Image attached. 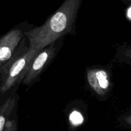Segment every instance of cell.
Segmentation results:
<instances>
[{
	"label": "cell",
	"mask_w": 131,
	"mask_h": 131,
	"mask_svg": "<svg viewBox=\"0 0 131 131\" xmlns=\"http://www.w3.org/2000/svg\"><path fill=\"white\" fill-rule=\"evenodd\" d=\"M69 124L71 129H76L84 123V117L80 112L74 111L69 115Z\"/></svg>",
	"instance_id": "52a82bcc"
},
{
	"label": "cell",
	"mask_w": 131,
	"mask_h": 131,
	"mask_svg": "<svg viewBox=\"0 0 131 131\" xmlns=\"http://www.w3.org/2000/svg\"><path fill=\"white\" fill-rule=\"evenodd\" d=\"M87 79L90 86L99 95H104L110 87L109 75L102 69H91L87 72Z\"/></svg>",
	"instance_id": "5b68a950"
},
{
	"label": "cell",
	"mask_w": 131,
	"mask_h": 131,
	"mask_svg": "<svg viewBox=\"0 0 131 131\" xmlns=\"http://www.w3.org/2000/svg\"><path fill=\"white\" fill-rule=\"evenodd\" d=\"M15 99L9 98L0 107V131H3L6 122L9 120L15 106Z\"/></svg>",
	"instance_id": "8992f818"
},
{
	"label": "cell",
	"mask_w": 131,
	"mask_h": 131,
	"mask_svg": "<svg viewBox=\"0 0 131 131\" xmlns=\"http://www.w3.org/2000/svg\"><path fill=\"white\" fill-rule=\"evenodd\" d=\"M3 131H19L18 130L17 120H16V118H13L8 120Z\"/></svg>",
	"instance_id": "ba28073f"
},
{
	"label": "cell",
	"mask_w": 131,
	"mask_h": 131,
	"mask_svg": "<svg viewBox=\"0 0 131 131\" xmlns=\"http://www.w3.org/2000/svg\"><path fill=\"white\" fill-rule=\"evenodd\" d=\"M78 10V0H68L43 25L24 33L29 40V46L41 50L70 33Z\"/></svg>",
	"instance_id": "6da1fadb"
},
{
	"label": "cell",
	"mask_w": 131,
	"mask_h": 131,
	"mask_svg": "<svg viewBox=\"0 0 131 131\" xmlns=\"http://www.w3.org/2000/svg\"><path fill=\"white\" fill-rule=\"evenodd\" d=\"M129 56H130V57H131V48L130 49H129Z\"/></svg>",
	"instance_id": "9c48e42d"
},
{
	"label": "cell",
	"mask_w": 131,
	"mask_h": 131,
	"mask_svg": "<svg viewBox=\"0 0 131 131\" xmlns=\"http://www.w3.org/2000/svg\"><path fill=\"white\" fill-rule=\"evenodd\" d=\"M11 60L0 70V90L5 93L23 80L36 55L40 49L26 47L22 43Z\"/></svg>",
	"instance_id": "7a4b0ae2"
},
{
	"label": "cell",
	"mask_w": 131,
	"mask_h": 131,
	"mask_svg": "<svg viewBox=\"0 0 131 131\" xmlns=\"http://www.w3.org/2000/svg\"><path fill=\"white\" fill-rule=\"evenodd\" d=\"M23 37L20 29H14L0 38V70L14 56Z\"/></svg>",
	"instance_id": "277c9868"
},
{
	"label": "cell",
	"mask_w": 131,
	"mask_h": 131,
	"mask_svg": "<svg viewBox=\"0 0 131 131\" xmlns=\"http://www.w3.org/2000/svg\"><path fill=\"white\" fill-rule=\"evenodd\" d=\"M55 51L56 48L54 43L41 49L33 59L29 70L22 81V83L26 86H29L33 83L54 58Z\"/></svg>",
	"instance_id": "3957f363"
}]
</instances>
